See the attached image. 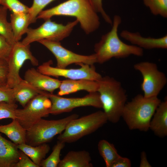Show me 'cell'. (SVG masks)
Instances as JSON below:
<instances>
[{
	"instance_id": "1",
	"label": "cell",
	"mask_w": 167,
	"mask_h": 167,
	"mask_svg": "<svg viewBox=\"0 0 167 167\" xmlns=\"http://www.w3.org/2000/svg\"><path fill=\"white\" fill-rule=\"evenodd\" d=\"M97 13L89 0H68L52 8L42 10L37 19L45 21L54 16L74 17L85 33L89 34L96 30L100 26Z\"/></svg>"
},
{
	"instance_id": "2",
	"label": "cell",
	"mask_w": 167,
	"mask_h": 167,
	"mask_svg": "<svg viewBox=\"0 0 167 167\" xmlns=\"http://www.w3.org/2000/svg\"><path fill=\"white\" fill-rule=\"evenodd\" d=\"M122 20L118 15L114 16L111 30L103 35L94 46L97 63L103 64L113 58H120L130 55L141 57L143 54L142 49L134 45L127 44L119 38L118 34Z\"/></svg>"
},
{
	"instance_id": "3",
	"label": "cell",
	"mask_w": 167,
	"mask_h": 167,
	"mask_svg": "<svg viewBox=\"0 0 167 167\" xmlns=\"http://www.w3.org/2000/svg\"><path fill=\"white\" fill-rule=\"evenodd\" d=\"M97 82L103 111L108 121L116 123L122 117L127 102L126 92L119 81L109 76L102 77Z\"/></svg>"
},
{
	"instance_id": "4",
	"label": "cell",
	"mask_w": 167,
	"mask_h": 167,
	"mask_svg": "<svg viewBox=\"0 0 167 167\" xmlns=\"http://www.w3.org/2000/svg\"><path fill=\"white\" fill-rule=\"evenodd\" d=\"M161 101L158 97H146L139 94L126 103L122 117L129 129L146 132Z\"/></svg>"
},
{
	"instance_id": "5",
	"label": "cell",
	"mask_w": 167,
	"mask_h": 167,
	"mask_svg": "<svg viewBox=\"0 0 167 167\" xmlns=\"http://www.w3.org/2000/svg\"><path fill=\"white\" fill-rule=\"evenodd\" d=\"M108 121L103 111L99 110L71 121L57 137L65 143L75 142L91 134Z\"/></svg>"
},
{
	"instance_id": "6",
	"label": "cell",
	"mask_w": 167,
	"mask_h": 167,
	"mask_svg": "<svg viewBox=\"0 0 167 167\" xmlns=\"http://www.w3.org/2000/svg\"><path fill=\"white\" fill-rule=\"evenodd\" d=\"M79 117L74 113L56 120L41 118L26 131V143L32 146L46 143L61 134L71 121Z\"/></svg>"
},
{
	"instance_id": "7",
	"label": "cell",
	"mask_w": 167,
	"mask_h": 167,
	"mask_svg": "<svg viewBox=\"0 0 167 167\" xmlns=\"http://www.w3.org/2000/svg\"><path fill=\"white\" fill-rule=\"evenodd\" d=\"M79 21L77 19L68 23L66 25L52 21L50 19L46 20L35 29L28 28L27 36L21 42L25 45H30L35 41L46 39L59 42L68 36Z\"/></svg>"
},
{
	"instance_id": "8",
	"label": "cell",
	"mask_w": 167,
	"mask_h": 167,
	"mask_svg": "<svg viewBox=\"0 0 167 167\" xmlns=\"http://www.w3.org/2000/svg\"><path fill=\"white\" fill-rule=\"evenodd\" d=\"M51 107V101L45 91H42L23 109H16V119L27 131L41 119L48 116Z\"/></svg>"
},
{
	"instance_id": "9",
	"label": "cell",
	"mask_w": 167,
	"mask_h": 167,
	"mask_svg": "<svg viewBox=\"0 0 167 167\" xmlns=\"http://www.w3.org/2000/svg\"><path fill=\"white\" fill-rule=\"evenodd\" d=\"M30 47V45H24L20 41L16 42L13 45L7 61L8 68L6 84L7 87L12 88L22 80L19 71L26 60H29L34 66L38 65V61L32 54Z\"/></svg>"
},
{
	"instance_id": "10",
	"label": "cell",
	"mask_w": 167,
	"mask_h": 167,
	"mask_svg": "<svg viewBox=\"0 0 167 167\" xmlns=\"http://www.w3.org/2000/svg\"><path fill=\"white\" fill-rule=\"evenodd\" d=\"M143 77L141 88L146 97H157L166 84L165 74L159 70L155 63L148 61L139 62L134 65Z\"/></svg>"
},
{
	"instance_id": "11",
	"label": "cell",
	"mask_w": 167,
	"mask_h": 167,
	"mask_svg": "<svg viewBox=\"0 0 167 167\" xmlns=\"http://www.w3.org/2000/svg\"><path fill=\"white\" fill-rule=\"evenodd\" d=\"M51 102L50 114L58 115L68 112L79 107L92 106L102 108L99 95L97 92L89 93L82 97L65 98L45 91Z\"/></svg>"
},
{
	"instance_id": "12",
	"label": "cell",
	"mask_w": 167,
	"mask_h": 167,
	"mask_svg": "<svg viewBox=\"0 0 167 167\" xmlns=\"http://www.w3.org/2000/svg\"><path fill=\"white\" fill-rule=\"evenodd\" d=\"M52 64V60H49L39 66L37 70L41 73L49 76L63 77L72 80L86 79L97 81L102 77L96 71L94 65L82 63L78 64L81 66L79 68L67 69L53 67L51 66Z\"/></svg>"
},
{
	"instance_id": "13",
	"label": "cell",
	"mask_w": 167,
	"mask_h": 167,
	"mask_svg": "<svg viewBox=\"0 0 167 167\" xmlns=\"http://www.w3.org/2000/svg\"><path fill=\"white\" fill-rule=\"evenodd\" d=\"M48 49L54 55L57 60L56 67L65 68L70 65L84 63L90 65L97 62L95 54L84 55L74 53L63 47L59 42L43 39L38 41Z\"/></svg>"
},
{
	"instance_id": "14",
	"label": "cell",
	"mask_w": 167,
	"mask_h": 167,
	"mask_svg": "<svg viewBox=\"0 0 167 167\" xmlns=\"http://www.w3.org/2000/svg\"><path fill=\"white\" fill-rule=\"evenodd\" d=\"M24 79L36 88L53 94L58 88L61 81L42 74L34 68L25 72Z\"/></svg>"
},
{
	"instance_id": "15",
	"label": "cell",
	"mask_w": 167,
	"mask_h": 167,
	"mask_svg": "<svg viewBox=\"0 0 167 167\" xmlns=\"http://www.w3.org/2000/svg\"><path fill=\"white\" fill-rule=\"evenodd\" d=\"M121 36L134 45L142 49H166L167 48V35L159 38L142 36L138 32H132L127 30L122 31Z\"/></svg>"
},
{
	"instance_id": "16",
	"label": "cell",
	"mask_w": 167,
	"mask_h": 167,
	"mask_svg": "<svg viewBox=\"0 0 167 167\" xmlns=\"http://www.w3.org/2000/svg\"><path fill=\"white\" fill-rule=\"evenodd\" d=\"M98 88V84L96 81L86 79H67L61 81L58 95L61 96L81 90L89 93L96 92Z\"/></svg>"
},
{
	"instance_id": "17",
	"label": "cell",
	"mask_w": 167,
	"mask_h": 167,
	"mask_svg": "<svg viewBox=\"0 0 167 167\" xmlns=\"http://www.w3.org/2000/svg\"><path fill=\"white\" fill-rule=\"evenodd\" d=\"M149 124L150 129L156 136L167 135V100L161 102L154 113Z\"/></svg>"
},
{
	"instance_id": "18",
	"label": "cell",
	"mask_w": 167,
	"mask_h": 167,
	"mask_svg": "<svg viewBox=\"0 0 167 167\" xmlns=\"http://www.w3.org/2000/svg\"><path fill=\"white\" fill-rule=\"evenodd\" d=\"M19 151L17 145L0 134V167H14L19 160Z\"/></svg>"
},
{
	"instance_id": "19",
	"label": "cell",
	"mask_w": 167,
	"mask_h": 167,
	"mask_svg": "<svg viewBox=\"0 0 167 167\" xmlns=\"http://www.w3.org/2000/svg\"><path fill=\"white\" fill-rule=\"evenodd\" d=\"M91 161L88 151H71L61 160L58 167H92Z\"/></svg>"
},
{
	"instance_id": "20",
	"label": "cell",
	"mask_w": 167,
	"mask_h": 167,
	"mask_svg": "<svg viewBox=\"0 0 167 167\" xmlns=\"http://www.w3.org/2000/svg\"><path fill=\"white\" fill-rule=\"evenodd\" d=\"M13 88L15 101L19 102L23 107L32 99L41 93L42 91L23 79Z\"/></svg>"
},
{
	"instance_id": "21",
	"label": "cell",
	"mask_w": 167,
	"mask_h": 167,
	"mask_svg": "<svg viewBox=\"0 0 167 167\" xmlns=\"http://www.w3.org/2000/svg\"><path fill=\"white\" fill-rule=\"evenodd\" d=\"M26 131L16 119L6 125H0V132L5 135L17 145L26 143Z\"/></svg>"
},
{
	"instance_id": "22",
	"label": "cell",
	"mask_w": 167,
	"mask_h": 167,
	"mask_svg": "<svg viewBox=\"0 0 167 167\" xmlns=\"http://www.w3.org/2000/svg\"><path fill=\"white\" fill-rule=\"evenodd\" d=\"M10 24L15 41H19L22 36L26 33L30 24V16L28 13H12L10 15Z\"/></svg>"
},
{
	"instance_id": "23",
	"label": "cell",
	"mask_w": 167,
	"mask_h": 167,
	"mask_svg": "<svg viewBox=\"0 0 167 167\" xmlns=\"http://www.w3.org/2000/svg\"><path fill=\"white\" fill-rule=\"evenodd\" d=\"M18 149L27 155L32 161L39 166L50 150L49 146L46 143L32 146L26 143L17 145Z\"/></svg>"
},
{
	"instance_id": "24",
	"label": "cell",
	"mask_w": 167,
	"mask_h": 167,
	"mask_svg": "<svg viewBox=\"0 0 167 167\" xmlns=\"http://www.w3.org/2000/svg\"><path fill=\"white\" fill-rule=\"evenodd\" d=\"M98 149L101 156L104 159L106 167L111 166L120 155L114 145L105 139L99 141L97 145Z\"/></svg>"
},
{
	"instance_id": "25",
	"label": "cell",
	"mask_w": 167,
	"mask_h": 167,
	"mask_svg": "<svg viewBox=\"0 0 167 167\" xmlns=\"http://www.w3.org/2000/svg\"><path fill=\"white\" fill-rule=\"evenodd\" d=\"M7 11L5 7L0 6V35L4 37L10 44L13 45L16 42L10 23L7 20Z\"/></svg>"
},
{
	"instance_id": "26",
	"label": "cell",
	"mask_w": 167,
	"mask_h": 167,
	"mask_svg": "<svg viewBox=\"0 0 167 167\" xmlns=\"http://www.w3.org/2000/svg\"><path fill=\"white\" fill-rule=\"evenodd\" d=\"M65 143L58 140L56 144L54 146L51 153L47 158L42 160L40 165V167H58L61 160L60 158V153L65 147Z\"/></svg>"
},
{
	"instance_id": "27",
	"label": "cell",
	"mask_w": 167,
	"mask_h": 167,
	"mask_svg": "<svg viewBox=\"0 0 167 167\" xmlns=\"http://www.w3.org/2000/svg\"><path fill=\"white\" fill-rule=\"evenodd\" d=\"M143 2L153 15L167 17V0H143Z\"/></svg>"
},
{
	"instance_id": "28",
	"label": "cell",
	"mask_w": 167,
	"mask_h": 167,
	"mask_svg": "<svg viewBox=\"0 0 167 167\" xmlns=\"http://www.w3.org/2000/svg\"><path fill=\"white\" fill-rule=\"evenodd\" d=\"M0 5L13 13H28L29 7L22 3L19 0H0Z\"/></svg>"
},
{
	"instance_id": "29",
	"label": "cell",
	"mask_w": 167,
	"mask_h": 167,
	"mask_svg": "<svg viewBox=\"0 0 167 167\" xmlns=\"http://www.w3.org/2000/svg\"><path fill=\"white\" fill-rule=\"evenodd\" d=\"M55 0H33L32 6L29 7L28 13L30 24L35 23L39 13L48 4Z\"/></svg>"
},
{
	"instance_id": "30",
	"label": "cell",
	"mask_w": 167,
	"mask_h": 167,
	"mask_svg": "<svg viewBox=\"0 0 167 167\" xmlns=\"http://www.w3.org/2000/svg\"><path fill=\"white\" fill-rule=\"evenodd\" d=\"M18 105L14 103L0 102V119L6 118L16 119L15 111Z\"/></svg>"
},
{
	"instance_id": "31",
	"label": "cell",
	"mask_w": 167,
	"mask_h": 167,
	"mask_svg": "<svg viewBox=\"0 0 167 167\" xmlns=\"http://www.w3.org/2000/svg\"><path fill=\"white\" fill-rule=\"evenodd\" d=\"M3 101L8 103L16 101L13 88L7 87L6 84L0 85V102Z\"/></svg>"
},
{
	"instance_id": "32",
	"label": "cell",
	"mask_w": 167,
	"mask_h": 167,
	"mask_svg": "<svg viewBox=\"0 0 167 167\" xmlns=\"http://www.w3.org/2000/svg\"><path fill=\"white\" fill-rule=\"evenodd\" d=\"M13 45L6 38L0 35V59L7 61L11 52Z\"/></svg>"
},
{
	"instance_id": "33",
	"label": "cell",
	"mask_w": 167,
	"mask_h": 167,
	"mask_svg": "<svg viewBox=\"0 0 167 167\" xmlns=\"http://www.w3.org/2000/svg\"><path fill=\"white\" fill-rule=\"evenodd\" d=\"M19 152V160L14 167H39L35 164L23 152L20 150Z\"/></svg>"
},
{
	"instance_id": "34",
	"label": "cell",
	"mask_w": 167,
	"mask_h": 167,
	"mask_svg": "<svg viewBox=\"0 0 167 167\" xmlns=\"http://www.w3.org/2000/svg\"><path fill=\"white\" fill-rule=\"evenodd\" d=\"M89 0L96 12L100 13L105 21L112 25L113 22L111 18L105 12L102 7V0Z\"/></svg>"
},
{
	"instance_id": "35",
	"label": "cell",
	"mask_w": 167,
	"mask_h": 167,
	"mask_svg": "<svg viewBox=\"0 0 167 167\" xmlns=\"http://www.w3.org/2000/svg\"><path fill=\"white\" fill-rule=\"evenodd\" d=\"M8 68L6 61L0 59V81L6 84Z\"/></svg>"
},
{
	"instance_id": "36",
	"label": "cell",
	"mask_w": 167,
	"mask_h": 167,
	"mask_svg": "<svg viewBox=\"0 0 167 167\" xmlns=\"http://www.w3.org/2000/svg\"><path fill=\"white\" fill-rule=\"evenodd\" d=\"M131 161L129 158L120 156L113 162L111 167H131Z\"/></svg>"
},
{
	"instance_id": "37",
	"label": "cell",
	"mask_w": 167,
	"mask_h": 167,
	"mask_svg": "<svg viewBox=\"0 0 167 167\" xmlns=\"http://www.w3.org/2000/svg\"><path fill=\"white\" fill-rule=\"evenodd\" d=\"M140 167H151L150 164L148 160L146 154L144 151H142L140 155V161L139 165Z\"/></svg>"
},
{
	"instance_id": "38",
	"label": "cell",
	"mask_w": 167,
	"mask_h": 167,
	"mask_svg": "<svg viewBox=\"0 0 167 167\" xmlns=\"http://www.w3.org/2000/svg\"><path fill=\"white\" fill-rule=\"evenodd\" d=\"M3 84H4L3 83H2V82L0 81V85H3Z\"/></svg>"
}]
</instances>
